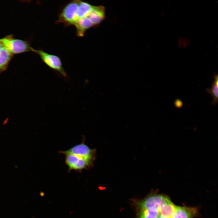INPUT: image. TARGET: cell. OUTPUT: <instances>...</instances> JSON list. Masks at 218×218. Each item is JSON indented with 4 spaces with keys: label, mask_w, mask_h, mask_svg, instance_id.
I'll return each instance as SVG.
<instances>
[{
    "label": "cell",
    "mask_w": 218,
    "mask_h": 218,
    "mask_svg": "<svg viewBox=\"0 0 218 218\" xmlns=\"http://www.w3.org/2000/svg\"><path fill=\"white\" fill-rule=\"evenodd\" d=\"M176 206L170 200L161 206L159 210V214L167 218H171L175 211Z\"/></svg>",
    "instance_id": "cell-11"
},
{
    "label": "cell",
    "mask_w": 218,
    "mask_h": 218,
    "mask_svg": "<svg viewBox=\"0 0 218 218\" xmlns=\"http://www.w3.org/2000/svg\"><path fill=\"white\" fill-rule=\"evenodd\" d=\"M157 218H167L164 217H163V216L160 215L159 214V216H158V217Z\"/></svg>",
    "instance_id": "cell-15"
},
{
    "label": "cell",
    "mask_w": 218,
    "mask_h": 218,
    "mask_svg": "<svg viewBox=\"0 0 218 218\" xmlns=\"http://www.w3.org/2000/svg\"><path fill=\"white\" fill-rule=\"evenodd\" d=\"M197 213L198 210L196 207L176 206L171 218H193Z\"/></svg>",
    "instance_id": "cell-7"
},
{
    "label": "cell",
    "mask_w": 218,
    "mask_h": 218,
    "mask_svg": "<svg viewBox=\"0 0 218 218\" xmlns=\"http://www.w3.org/2000/svg\"><path fill=\"white\" fill-rule=\"evenodd\" d=\"M170 200L167 196L162 194L153 193L135 203L136 208L155 207L159 210L164 203Z\"/></svg>",
    "instance_id": "cell-4"
},
{
    "label": "cell",
    "mask_w": 218,
    "mask_h": 218,
    "mask_svg": "<svg viewBox=\"0 0 218 218\" xmlns=\"http://www.w3.org/2000/svg\"><path fill=\"white\" fill-rule=\"evenodd\" d=\"M136 209L137 218H157L160 214L159 210L155 207Z\"/></svg>",
    "instance_id": "cell-9"
},
{
    "label": "cell",
    "mask_w": 218,
    "mask_h": 218,
    "mask_svg": "<svg viewBox=\"0 0 218 218\" xmlns=\"http://www.w3.org/2000/svg\"><path fill=\"white\" fill-rule=\"evenodd\" d=\"M32 51L38 54L42 60L49 67L56 71L63 77H67V75L63 67L61 60L58 56L33 48Z\"/></svg>",
    "instance_id": "cell-2"
},
{
    "label": "cell",
    "mask_w": 218,
    "mask_h": 218,
    "mask_svg": "<svg viewBox=\"0 0 218 218\" xmlns=\"http://www.w3.org/2000/svg\"><path fill=\"white\" fill-rule=\"evenodd\" d=\"M65 155V162L69 170L80 171L89 168L92 162L77 156L68 153L63 154Z\"/></svg>",
    "instance_id": "cell-6"
},
{
    "label": "cell",
    "mask_w": 218,
    "mask_h": 218,
    "mask_svg": "<svg viewBox=\"0 0 218 218\" xmlns=\"http://www.w3.org/2000/svg\"><path fill=\"white\" fill-rule=\"evenodd\" d=\"M13 56L4 46L0 50V74L7 69Z\"/></svg>",
    "instance_id": "cell-10"
},
{
    "label": "cell",
    "mask_w": 218,
    "mask_h": 218,
    "mask_svg": "<svg viewBox=\"0 0 218 218\" xmlns=\"http://www.w3.org/2000/svg\"><path fill=\"white\" fill-rule=\"evenodd\" d=\"M3 45H2V42L0 41V51L1 49L3 47Z\"/></svg>",
    "instance_id": "cell-14"
},
{
    "label": "cell",
    "mask_w": 218,
    "mask_h": 218,
    "mask_svg": "<svg viewBox=\"0 0 218 218\" xmlns=\"http://www.w3.org/2000/svg\"><path fill=\"white\" fill-rule=\"evenodd\" d=\"M78 0L71 1L64 7L59 15L57 22L66 26L73 25L77 19L76 13Z\"/></svg>",
    "instance_id": "cell-3"
},
{
    "label": "cell",
    "mask_w": 218,
    "mask_h": 218,
    "mask_svg": "<svg viewBox=\"0 0 218 218\" xmlns=\"http://www.w3.org/2000/svg\"><path fill=\"white\" fill-rule=\"evenodd\" d=\"M94 26L99 24L105 17V8L103 6H94L93 8L88 17Z\"/></svg>",
    "instance_id": "cell-8"
},
{
    "label": "cell",
    "mask_w": 218,
    "mask_h": 218,
    "mask_svg": "<svg viewBox=\"0 0 218 218\" xmlns=\"http://www.w3.org/2000/svg\"><path fill=\"white\" fill-rule=\"evenodd\" d=\"M62 154H71L85 159L92 162L94 160L95 150L90 148L84 142L76 145L69 149L61 151Z\"/></svg>",
    "instance_id": "cell-5"
},
{
    "label": "cell",
    "mask_w": 218,
    "mask_h": 218,
    "mask_svg": "<svg viewBox=\"0 0 218 218\" xmlns=\"http://www.w3.org/2000/svg\"><path fill=\"white\" fill-rule=\"evenodd\" d=\"M0 41L4 46L13 55L32 51V48L27 41L15 38L12 35H7Z\"/></svg>",
    "instance_id": "cell-1"
},
{
    "label": "cell",
    "mask_w": 218,
    "mask_h": 218,
    "mask_svg": "<svg viewBox=\"0 0 218 218\" xmlns=\"http://www.w3.org/2000/svg\"><path fill=\"white\" fill-rule=\"evenodd\" d=\"M174 104L176 107L180 108L182 107L183 104L182 101L180 99H177L175 101Z\"/></svg>",
    "instance_id": "cell-13"
},
{
    "label": "cell",
    "mask_w": 218,
    "mask_h": 218,
    "mask_svg": "<svg viewBox=\"0 0 218 218\" xmlns=\"http://www.w3.org/2000/svg\"><path fill=\"white\" fill-rule=\"evenodd\" d=\"M214 80L212 83L211 88L206 89V91L209 93L213 98V101L211 103V104L214 105L216 104L218 101V75L215 74L214 75Z\"/></svg>",
    "instance_id": "cell-12"
}]
</instances>
